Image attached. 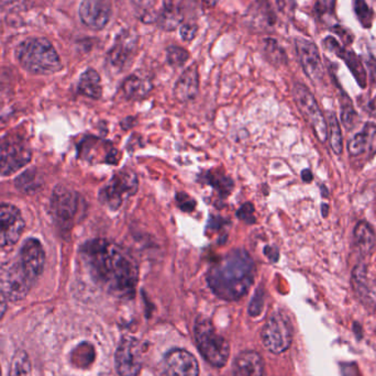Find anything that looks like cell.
Wrapping results in <instances>:
<instances>
[{
	"instance_id": "1",
	"label": "cell",
	"mask_w": 376,
	"mask_h": 376,
	"mask_svg": "<svg viewBox=\"0 0 376 376\" xmlns=\"http://www.w3.org/2000/svg\"><path fill=\"white\" fill-rule=\"evenodd\" d=\"M80 253L94 280L115 296L130 297L136 291L139 268L132 256L106 239H93Z\"/></svg>"
},
{
	"instance_id": "2",
	"label": "cell",
	"mask_w": 376,
	"mask_h": 376,
	"mask_svg": "<svg viewBox=\"0 0 376 376\" xmlns=\"http://www.w3.org/2000/svg\"><path fill=\"white\" fill-rule=\"evenodd\" d=\"M256 265L250 254L236 249L213 264L207 283L213 294L225 301H238L253 284Z\"/></svg>"
},
{
	"instance_id": "3",
	"label": "cell",
	"mask_w": 376,
	"mask_h": 376,
	"mask_svg": "<svg viewBox=\"0 0 376 376\" xmlns=\"http://www.w3.org/2000/svg\"><path fill=\"white\" fill-rule=\"evenodd\" d=\"M21 66L35 75H50L62 68V62L52 43L46 38H30L15 50Z\"/></svg>"
},
{
	"instance_id": "4",
	"label": "cell",
	"mask_w": 376,
	"mask_h": 376,
	"mask_svg": "<svg viewBox=\"0 0 376 376\" xmlns=\"http://www.w3.org/2000/svg\"><path fill=\"white\" fill-rule=\"evenodd\" d=\"M39 276L19 256L0 265V293L11 301L27 297Z\"/></svg>"
},
{
	"instance_id": "5",
	"label": "cell",
	"mask_w": 376,
	"mask_h": 376,
	"mask_svg": "<svg viewBox=\"0 0 376 376\" xmlns=\"http://www.w3.org/2000/svg\"><path fill=\"white\" fill-rule=\"evenodd\" d=\"M196 344L203 359L216 368L228 362L230 348L226 339L217 332L208 319H199L195 325Z\"/></svg>"
},
{
	"instance_id": "6",
	"label": "cell",
	"mask_w": 376,
	"mask_h": 376,
	"mask_svg": "<svg viewBox=\"0 0 376 376\" xmlns=\"http://www.w3.org/2000/svg\"><path fill=\"white\" fill-rule=\"evenodd\" d=\"M293 97L297 108L311 125L315 136L321 143L326 142L328 139V125L313 94L303 84L296 83L293 87Z\"/></svg>"
},
{
	"instance_id": "7",
	"label": "cell",
	"mask_w": 376,
	"mask_h": 376,
	"mask_svg": "<svg viewBox=\"0 0 376 376\" xmlns=\"http://www.w3.org/2000/svg\"><path fill=\"white\" fill-rule=\"evenodd\" d=\"M139 180L134 172L123 168L115 174L105 187L99 192V201L113 211L120 208L125 199L138 192Z\"/></svg>"
},
{
	"instance_id": "8",
	"label": "cell",
	"mask_w": 376,
	"mask_h": 376,
	"mask_svg": "<svg viewBox=\"0 0 376 376\" xmlns=\"http://www.w3.org/2000/svg\"><path fill=\"white\" fill-rule=\"evenodd\" d=\"M262 341L268 351L281 354L293 341V326L289 317L282 313H273L262 329Z\"/></svg>"
},
{
	"instance_id": "9",
	"label": "cell",
	"mask_w": 376,
	"mask_h": 376,
	"mask_svg": "<svg viewBox=\"0 0 376 376\" xmlns=\"http://www.w3.org/2000/svg\"><path fill=\"white\" fill-rule=\"evenodd\" d=\"M31 150L23 141L6 138L0 141V174L11 175L30 162Z\"/></svg>"
},
{
	"instance_id": "10",
	"label": "cell",
	"mask_w": 376,
	"mask_h": 376,
	"mask_svg": "<svg viewBox=\"0 0 376 376\" xmlns=\"http://www.w3.org/2000/svg\"><path fill=\"white\" fill-rule=\"evenodd\" d=\"M25 220L20 211L13 205L0 203V250H8L17 244L23 236Z\"/></svg>"
},
{
	"instance_id": "11",
	"label": "cell",
	"mask_w": 376,
	"mask_h": 376,
	"mask_svg": "<svg viewBox=\"0 0 376 376\" xmlns=\"http://www.w3.org/2000/svg\"><path fill=\"white\" fill-rule=\"evenodd\" d=\"M115 368L120 376H138L142 368V351L136 339L125 338L115 352Z\"/></svg>"
},
{
	"instance_id": "12",
	"label": "cell",
	"mask_w": 376,
	"mask_h": 376,
	"mask_svg": "<svg viewBox=\"0 0 376 376\" xmlns=\"http://www.w3.org/2000/svg\"><path fill=\"white\" fill-rule=\"evenodd\" d=\"M78 15L84 25L94 31L103 30L113 15L108 0H82Z\"/></svg>"
},
{
	"instance_id": "13",
	"label": "cell",
	"mask_w": 376,
	"mask_h": 376,
	"mask_svg": "<svg viewBox=\"0 0 376 376\" xmlns=\"http://www.w3.org/2000/svg\"><path fill=\"white\" fill-rule=\"evenodd\" d=\"M295 46L301 68L307 77L313 83H319L324 80V64L316 44L306 39L299 38L295 40Z\"/></svg>"
},
{
	"instance_id": "14",
	"label": "cell",
	"mask_w": 376,
	"mask_h": 376,
	"mask_svg": "<svg viewBox=\"0 0 376 376\" xmlns=\"http://www.w3.org/2000/svg\"><path fill=\"white\" fill-rule=\"evenodd\" d=\"M351 285L356 299L368 311L376 309V281L372 279L364 263L356 264L351 275Z\"/></svg>"
},
{
	"instance_id": "15",
	"label": "cell",
	"mask_w": 376,
	"mask_h": 376,
	"mask_svg": "<svg viewBox=\"0 0 376 376\" xmlns=\"http://www.w3.org/2000/svg\"><path fill=\"white\" fill-rule=\"evenodd\" d=\"M322 44L329 52L334 53L338 58L344 60L349 70H351L352 75L354 76L358 84L362 88H365L368 85V74H366L365 68L362 64L361 58L356 56V53L352 50H349L344 46H341L334 37H330V35L325 39Z\"/></svg>"
},
{
	"instance_id": "16",
	"label": "cell",
	"mask_w": 376,
	"mask_h": 376,
	"mask_svg": "<svg viewBox=\"0 0 376 376\" xmlns=\"http://www.w3.org/2000/svg\"><path fill=\"white\" fill-rule=\"evenodd\" d=\"M137 40L130 33L117 37L113 48L107 53V64L115 72H121L128 66L136 53Z\"/></svg>"
},
{
	"instance_id": "17",
	"label": "cell",
	"mask_w": 376,
	"mask_h": 376,
	"mask_svg": "<svg viewBox=\"0 0 376 376\" xmlns=\"http://www.w3.org/2000/svg\"><path fill=\"white\" fill-rule=\"evenodd\" d=\"M168 371L173 376H199V362L183 349H174L165 356Z\"/></svg>"
},
{
	"instance_id": "18",
	"label": "cell",
	"mask_w": 376,
	"mask_h": 376,
	"mask_svg": "<svg viewBox=\"0 0 376 376\" xmlns=\"http://www.w3.org/2000/svg\"><path fill=\"white\" fill-rule=\"evenodd\" d=\"M350 156H373L376 154V125L366 123L360 132L356 133L348 142Z\"/></svg>"
},
{
	"instance_id": "19",
	"label": "cell",
	"mask_w": 376,
	"mask_h": 376,
	"mask_svg": "<svg viewBox=\"0 0 376 376\" xmlns=\"http://www.w3.org/2000/svg\"><path fill=\"white\" fill-rule=\"evenodd\" d=\"M246 23L252 30L258 31H268L273 28L276 25L275 11L272 9L268 0H256L249 8L248 13L246 15Z\"/></svg>"
},
{
	"instance_id": "20",
	"label": "cell",
	"mask_w": 376,
	"mask_h": 376,
	"mask_svg": "<svg viewBox=\"0 0 376 376\" xmlns=\"http://www.w3.org/2000/svg\"><path fill=\"white\" fill-rule=\"evenodd\" d=\"M199 92V66L196 63L184 70L174 86V96L180 103L194 101Z\"/></svg>"
},
{
	"instance_id": "21",
	"label": "cell",
	"mask_w": 376,
	"mask_h": 376,
	"mask_svg": "<svg viewBox=\"0 0 376 376\" xmlns=\"http://www.w3.org/2000/svg\"><path fill=\"white\" fill-rule=\"evenodd\" d=\"M234 376H266L262 356L254 351L239 354L234 361Z\"/></svg>"
},
{
	"instance_id": "22",
	"label": "cell",
	"mask_w": 376,
	"mask_h": 376,
	"mask_svg": "<svg viewBox=\"0 0 376 376\" xmlns=\"http://www.w3.org/2000/svg\"><path fill=\"white\" fill-rule=\"evenodd\" d=\"M54 208L61 223L70 225L77 213L78 197L73 192L61 189L58 196H54Z\"/></svg>"
},
{
	"instance_id": "23",
	"label": "cell",
	"mask_w": 376,
	"mask_h": 376,
	"mask_svg": "<svg viewBox=\"0 0 376 376\" xmlns=\"http://www.w3.org/2000/svg\"><path fill=\"white\" fill-rule=\"evenodd\" d=\"M354 242L360 253L369 256L376 246V234L371 225L366 221H360L353 231Z\"/></svg>"
},
{
	"instance_id": "24",
	"label": "cell",
	"mask_w": 376,
	"mask_h": 376,
	"mask_svg": "<svg viewBox=\"0 0 376 376\" xmlns=\"http://www.w3.org/2000/svg\"><path fill=\"white\" fill-rule=\"evenodd\" d=\"M152 88L153 85L151 83V80L138 74L128 76L123 84V91L125 97L134 101L146 98L152 91Z\"/></svg>"
},
{
	"instance_id": "25",
	"label": "cell",
	"mask_w": 376,
	"mask_h": 376,
	"mask_svg": "<svg viewBox=\"0 0 376 376\" xmlns=\"http://www.w3.org/2000/svg\"><path fill=\"white\" fill-rule=\"evenodd\" d=\"M183 20L181 8L174 5L172 0H164L163 8L160 13H158V18H156V23L160 29L168 32L176 30Z\"/></svg>"
},
{
	"instance_id": "26",
	"label": "cell",
	"mask_w": 376,
	"mask_h": 376,
	"mask_svg": "<svg viewBox=\"0 0 376 376\" xmlns=\"http://www.w3.org/2000/svg\"><path fill=\"white\" fill-rule=\"evenodd\" d=\"M78 92L86 97L99 99L103 95L101 75L94 68H88L80 77Z\"/></svg>"
},
{
	"instance_id": "27",
	"label": "cell",
	"mask_w": 376,
	"mask_h": 376,
	"mask_svg": "<svg viewBox=\"0 0 376 376\" xmlns=\"http://www.w3.org/2000/svg\"><path fill=\"white\" fill-rule=\"evenodd\" d=\"M328 123V137L331 149L337 156H340L344 150V139H342L341 127H340L336 113H329Z\"/></svg>"
},
{
	"instance_id": "28",
	"label": "cell",
	"mask_w": 376,
	"mask_h": 376,
	"mask_svg": "<svg viewBox=\"0 0 376 376\" xmlns=\"http://www.w3.org/2000/svg\"><path fill=\"white\" fill-rule=\"evenodd\" d=\"M9 376H32V366L28 353L19 350L13 356Z\"/></svg>"
},
{
	"instance_id": "29",
	"label": "cell",
	"mask_w": 376,
	"mask_h": 376,
	"mask_svg": "<svg viewBox=\"0 0 376 376\" xmlns=\"http://www.w3.org/2000/svg\"><path fill=\"white\" fill-rule=\"evenodd\" d=\"M264 53L268 62L272 63L273 65H284L287 63V56L285 51L280 46L277 41L274 39H264Z\"/></svg>"
},
{
	"instance_id": "30",
	"label": "cell",
	"mask_w": 376,
	"mask_h": 376,
	"mask_svg": "<svg viewBox=\"0 0 376 376\" xmlns=\"http://www.w3.org/2000/svg\"><path fill=\"white\" fill-rule=\"evenodd\" d=\"M205 181L209 185L216 188L217 191L223 197L228 196L231 193V191H232V188H234V182H232V180L220 173H211V172H208V173L205 174Z\"/></svg>"
},
{
	"instance_id": "31",
	"label": "cell",
	"mask_w": 376,
	"mask_h": 376,
	"mask_svg": "<svg viewBox=\"0 0 376 376\" xmlns=\"http://www.w3.org/2000/svg\"><path fill=\"white\" fill-rule=\"evenodd\" d=\"M354 13L362 27L365 29L371 28L373 25L374 13L365 0H354Z\"/></svg>"
},
{
	"instance_id": "32",
	"label": "cell",
	"mask_w": 376,
	"mask_h": 376,
	"mask_svg": "<svg viewBox=\"0 0 376 376\" xmlns=\"http://www.w3.org/2000/svg\"><path fill=\"white\" fill-rule=\"evenodd\" d=\"M341 108L342 125L346 127V130H351L359 121V117H358V113H356L351 101L344 94V99L341 101Z\"/></svg>"
},
{
	"instance_id": "33",
	"label": "cell",
	"mask_w": 376,
	"mask_h": 376,
	"mask_svg": "<svg viewBox=\"0 0 376 376\" xmlns=\"http://www.w3.org/2000/svg\"><path fill=\"white\" fill-rule=\"evenodd\" d=\"M189 58V53L182 46H171L166 50V60L168 64L174 68L183 66Z\"/></svg>"
},
{
	"instance_id": "34",
	"label": "cell",
	"mask_w": 376,
	"mask_h": 376,
	"mask_svg": "<svg viewBox=\"0 0 376 376\" xmlns=\"http://www.w3.org/2000/svg\"><path fill=\"white\" fill-rule=\"evenodd\" d=\"M268 3L271 6L275 13H282L285 17H292L295 11V0H268Z\"/></svg>"
},
{
	"instance_id": "35",
	"label": "cell",
	"mask_w": 376,
	"mask_h": 376,
	"mask_svg": "<svg viewBox=\"0 0 376 376\" xmlns=\"http://www.w3.org/2000/svg\"><path fill=\"white\" fill-rule=\"evenodd\" d=\"M176 201L178 207L185 213H192L196 208V201L192 199L191 196L185 193H178L176 195Z\"/></svg>"
},
{
	"instance_id": "36",
	"label": "cell",
	"mask_w": 376,
	"mask_h": 376,
	"mask_svg": "<svg viewBox=\"0 0 376 376\" xmlns=\"http://www.w3.org/2000/svg\"><path fill=\"white\" fill-rule=\"evenodd\" d=\"M237 217L241 220L246 221V223H256V218H254V207L251 203H246L241 206L238 213H237Z\"/></svg>"
},
{
	"instance_id": "37",
	"label": "cell",
	"mask_w": 376,
	"mask_h": 376,
	"mask_svg": "<svg viewBox=\"0 0 376 376\" xmlns=\"http://www.w3.org/2000/svg\"><path fill=\"white\" fill-rule=\"evenodd\" d=\"M197 32H199V27L195 23H184L180 28V35L186 42L193 41Z\"/></svg>"
},
{
	"instance_id": "38",
	"label": "cell",
	"mask_w": 376,
	"mask_h": 376,
	"mask_svg": "<svg viewBox=\"0 0 376 376\" xmlns=\"http://www.w3.org/2000/svg\"><path fill=\"white\" fill-rule=\"evenodd\" d=\"M132 1L136 4L137 7L140 8L141 11H143V17L144 18H143L142 21L146 23V18L149 15H151L150 9L153 7L156 0H132ZM154 20L156 21V17H154Z\"/></svg>"
},
{
	"instance_id": "39",
	"label": "cell",
	"mask_w": 376,
	"mask_h": 376,
	"mask_svg": "<svg viewBox=\"0 0 376 376\" xmlns=\"http://www.w3.org/2000/svg\"><path fill=\"white\" fill-rule=\"evenodd\" d=\"M331 30L334 31V32H336V35H338L339 37L342 39V42H344L346 46L350 44V43L352 42V40H353L352 33L349 32V31L346 30V29H344V27H341V25H336V27H334V28L331 29Z\"/></svg>"
},
{
	"instance_id": "40",
	"label": "cell",
	"mask_w": 376,
	"mask_h": 376,
	"mask_svg": "<svg viewBox=\"0 0 376 376\" xmlns=\"http://www.w3.org/2000/svg\"><path fill=\"white\" fill-rule=\"evenodd\" d=\"M262 305H263V294L262 292H256V296H254L252 303H251L250 313L252 315L260 313L261 311Z\"/></svg>"
},
{
	"instance_id": "41",
	"label": "cell",
	"mask_w": 376,
	"mask_h": 376,
	"mask_svg": "<svg viewBox=\"0 0 376 376\" xmlns=\"http://www.w3.org/2000/svg\"><path fill=\"white\" fill-rule=\"evenodd\" d=\"M366 65L369 68L370 74L371 77L373 78L374 82L376 83V56L373 53H369L365 58Z\"/></svg>"
},
{
	"instance_id": "42",
	"label": "cell",
	"mask_w": 376,
	"mask_h": 376,
	"mask_svg": "<svg viewBox=\"0 0 376 376\" xmlns=\"http://www.w3.org/2000/svg\"><path fill=\"white\" fill-rule=\"evenodd\" d=\"M264 254L268 256L272 262H277L280 258V251L275 246H265Z\"/></svg>"
},
{
	"instance_id": "43",
	"label": "cell",
	"mask_w": 376,
	"mask_h": 376,
	"mask_svg": "<svg viewBox=\"0 0 376 376\" xmlns=\"http://www.w3.org/2000/svg\"><path fill=\"white\" fill-rule=\"evenodd\" d=\"M6 311H7V299L0 293V320L5 316Z\"/></svg>"
},
{
	"instance_id": "44",
	"label": "cell",
	"mask_w": 376,
	"mask_h": 376,
	"mask_svg": "<svg viewBox=\"0 0 376 376\" xmlns=\"http://www.w3.org/2000/svg\"><path fill=\"white\" fill-rule=\"evenodd\" d=\"M301 178H303V181L305 182V183H311L313 180V173H311V171H309V170H303V171L301 172Z\"/></svg>"
},
{
	"instance_id": "45",
	"label": "cell",
	"mask_w": 376,
	"mask_h": 376,
	"mask_svg": "<svg viewBox=\"0 0 376 376\" xmlns=\"http://www.w3.org/2000/svg\"><path fill=\"white\" fill-rule=\"evenodd\" d=\"M219 0H203V5L206 6V7L209 8V9H211V8L216 7L217 4H218Z\"/></svg>"
},
{
	"instance_id": "46",
	"label": "cell",
	"mask_w": 376,
	"mask_h": 376,
	"mask_svg": "<svg viewBox=\"0 0 376 376\" xmlns=\"http://www.w3.org/2000/svg\"><path fill=\"white\" fill-rule=\"evenodd\" d=\"M321 213H322V216H328L329 206L327 205V203H322V205H321Z\"/></svg>"
},
{
	"instance_id": "47",
	"label": "cell",
	"mask_w": 376,
	"mask_h": 376,
	"mask_svg": "<svg viewBox=\"0 0 376 376\" xmlns=\"http://www.w3.org/2000/svg\"><path fill=\"white\" fill-rule=\"evenodd\" d=\"M320 189L322 197H328V189H327L326 186H321Z\"/></svg>"
},
{
	"instance_id": "48",
	"label": "cell",
	"mask_w": 376,
	"mask_h": 376,
	"mask_svg": "<svg viewBox=\"0 0 376 376\" xmlns=\"http://www.w3.org/2000/svg\"><path fill=\"white\" fill-rule=\"evenodd\" d=\"M0 376H1V369H0Z\"/></svg>"
}]
</instances>
